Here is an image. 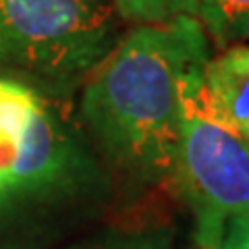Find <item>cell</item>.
I'll use <instances>...</instances> for the list:
<instances>
[{
    "mask_svg": "<svg viewBox=\"0 0 249 249\" xmlns=\"http://www.w3.org/2000/svg\"><path fill=\"white\" fill-rule=\"evenodd\" d=\"M210 60L197 17L137 25L89 73L81 112L114 166L143 183L175 170L181 79Z\"/></svg>",
    "mask_w": 249,
    "mask_h": 249,
    "instance_id": "1",
    "label": "cell"
},
{
    "mask_svg": "<svg viewBox=\"0 0 249 249\" xmlns=\"http://www.w3.org/2000/svg\"><path fill=\"white\" fill-rule=\"evenodd\" d=\"M204 69L189 71L178 88L173 175L196 212V243L214 245L231 218H249V139L210 114Z\"/></svg>",
    "mask_w": 249,
    "mask_h": 249,
    "instance_id": "2",
    "label": "cell"
},
{
    "mask_svg": "<svg viewBox=\"0 0 249 249\" xmlns=\"http://www.w3.org/2000/svg\"><path fill=\"white\" fill-rule=\"evenodd\" d=\"M110 0H0V65L52 81L88 75L121 42Z\"/></svg>",
    "mask_w": 249,
    "mask_h": 249,
    "instance_id": "3",
    "label": "cell"
},
{
    "mask_svg": "<svg viewBox=\"0 0 249 249\" xmlns=\"http://www.w3.org/2000/svg\"><path fill=\"white\" fill-rule=\"evenodd\" d=\"M81 166L54 106L31 85L0 77V210L71 189Z\"/></svg>",
    "mask_w": 249,
    "mask_h": 249,
    "instance_id": "4",
    "label": "cell"
},
{
    "mask_svg": "<svg viewBox=\"0 0 249 249\" xmlns=\"http://www.w3.org/2000/svg\"><path fill=\"white\" fill-rule=\"evenodd\" d=\"M204 102L214 119L249 139V46H231L208 60Z\"/></svg>",
    "mask_w": 249,
    "mask_h": 249,
    "instance_id": "5",
    "label": "cell"
},
{
    "mask_svg": "<svg viewBox=\"0 0 249 249\" xmlns=\"http://www.w3.org/2000/svg\"><path fill=\"white\" fill-rule=\"evenodd\" d=\"M197 21L216 46L249 40V0H197Z\"/></svg>",
    "mask_w": 249,
    "mask_h": 249,
    "instance_id": "6",
    "label": "cell"
},
{
    "mask_svg": "<svg viewBox=\"0 0 249 249\" xmlns=\"http://www.w3.org/2000/svg\"><path fill=\"white\" fill-rule=\"evenodd\" d=\"M123 21L158 25L178 17H197V0H112Z\"/></svg>",
    "mask_w": 249,
    "mask_h": 249,
    "instance_id": "7",
    "label": "cell"
},
{
    "mask_svg": "<svg viewBox=\"0 0 249 249\" xmlns=\"http://www.w3.org/2000/svg\"><path fill=\"white\" fill-rule=\"evenodd\" d=\"M191 249H249V218H231L214 245L196 243Z\"/></svg>",
    "mask_w": 249,
    "mask_h": 249,
    "instance_id": "8",
    "label": "cell"
},
{
    "mask_svg": "<svg viewBox=\"0 0 249 249\" xmlns=\"http://www.w3.org/2000/svg\"><path fill=\"white\" fill-rule=\"evenodd\" d=\"M96 249H162V247H156L154 243H142V241H131V243H116V245L96 247Z\"/></svg>",
    "mask_w": 249,
    "mask_h": 249,
    "instance_id": "9",
    "label": "cell"
}]
</instances>
